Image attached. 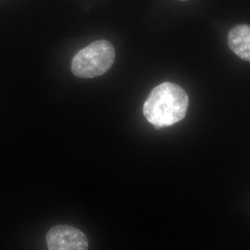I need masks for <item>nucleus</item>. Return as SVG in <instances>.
Returning a JSON list of instances; mask_svg holds the SVG:
<instances>
[{"label":"nucleus","instance_id":"obj_1","mask_svg":"<svg viewBox=\"0 0 250 250\" xmlns=\"http://www.w3.org/2000/svg\"><path fill=\"white\" fill-rule=\"evenodd\" d=\"M188 94L178 84L163 83L152 90L145 101L144 116L149 124L167 127L182 121L188 112Z\"/></svg>","mask_w":250,"mask_h":250},{"label":"nucleus","instance_id":"obj_2","mask_svg":"<svg viewBox=\"0 0 250 250\" xmlns=\"http://www.w3.org/2000/svg\"><path fill=\"white\" fill-rule=\"evenodd\" d=\"M115 61V49L107 40H98L81 49L72 60V73L80 78L103 75Z\"/></svg>","mask_w":250,"mask_h":250},{"label":"nucleus","instance_id":"obj_3","mask_svg":"<svg viewBox=\"0 0 250 250\" xmlns=\"http://www.w3.org/2000/svg\"><path fill=\"white\" fill-rule=\"evenodd\" d=\"M48 250H88V240L79 229L70 225H56L46 233Z\"/></svg>","mask_w":250,"mask_h":250},{"label":"nucleus","instance_id":"obj_4","mask_svg":"<svg viewBox=\"0 0 250 250\" xmlns=\"http://www.w3.org/2000/svg\"><path fill=\"white\" fill-rule=\"evenodd\" d=\"M228 45L240 59L250 62V25L232 27L228 34Z\"/></svg>","mask_w":250,"mask_h":250},{"label":"nucleus","instance_id":"obj_5","mask_svg":"<svg viewBox=\"0 0 250 250\" xmlns=\"http://www.w3.org/2000/svg\"><path fill=\"white\" fill-rule=\"evenodd\" d=\"M181 1H188V0H181Z\"/></svg>","mask_w":250,"mask_h":250}]
</instances>
